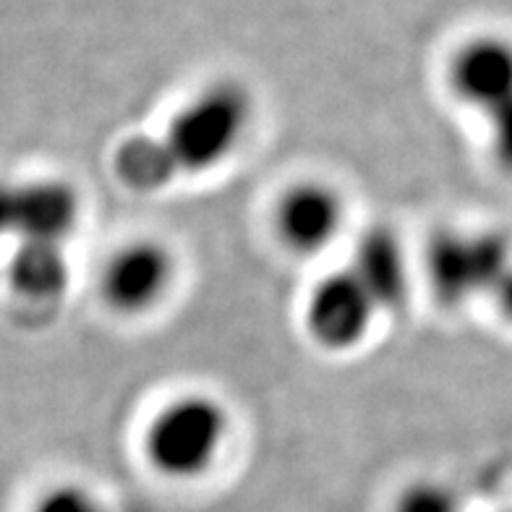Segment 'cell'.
<instances>
[{
    "label": "cell",
    "instance_id": "obj_1",
    "mask_svg": "<svg viewBox=\"0 0 512 512\" xmlns=\"http://www.w3.org/2000/svg\"><path fill=\"white\" fill-rule=\"evenodd\" d=\"M251 113L254 100L238 81H215L191 97L162 134L178 173H204L223 165L243 142Z\"/></svg>",
    "mask_w": 512,
    "mask_h": 512
},
{
    "label": "cell",
    "instance_id": "obj_2",
    "mask_svg": "<svg viewBox=\"0 0 512 512\" xmlns=\"http://www.w3.org/2000/svg\"><path fill=\"white\" fill-rule=\"evenodd\" d=\"M230 416L209 395H186L168 403L144 434L149 463L168 479H196L212 468L225 439Z\"/></svg>",
    "mask_w": 512,
    "mask_h": 512
},
{
    "label": "cell",
    "instance_id": "obj_3",
    "mask_svg": "<svg viewBox=\"0 0 512 512\" xmlns=\"http://www.w3.org/2000/svg\"><path fill=\"white\" fill-rule=\"evenodd\" d=\"M176 277L168 246L157 241H131L115 251L102 270V298L121 314H144L157 306Z\"/></svg>",
    "mask_w": 512,
    "mask_h": 512
},
{
    "label": "cell",
    "instance_id": "obj_4",
    "mask_svg": "<svg viewBox=\"0 0 512 512\" xmlns=\"http://www.w3.org/2000/svg\"><path fill=\"white\" fill-rule=\"evenodd\" d=\"M379 311L351 270L324 277L306 306V327L327 351H351L366 335Z\"/></svg>",
    "mask_w": 512,
    "mask_h": 512
},
{
    "label": "cell",
    "instance_id": "obj_5",
    "mask_svg": "<svg viewBox=\"0 0 512 512\" xmlns=\"http://www.w3.org/2000/svg\"><path fill=\"white\" fill-rule=\"evenodd\" d=\"M429 270L447 301L497 288L507 275V246L497 236H442L432 246Z\"/></svg>",
    "mask_w": 512,
    "mask_h": 512
},
{
    "label": "cell",
    "instance_id": "obj_6",
    "mask_svg": "<svg viewBox=\"0 0 512 512\" xmlns=\"http://www.w3.org/2000/svg\"><path fill=\"white\" fill-rule=\"evenodd\" d=\"M345 207L330 183L304 181L290 186L275 207V230L288 251L319 254L340 233Z\"/></svg>",
    "mask_w": 512,
    "mask_h": 512
},
{
    "label": "cell",
    "instance_id": "obj_7",
    "mask_svg": "<svg viewBox=\"0 0 512 512\" xmlns=\"http://www.w3.org/2000/svg\"><path fill=\"white\" fill-rule=\"evenodd\" d=\"M450 84L463 102L492 113L512 100V42L505 37H473L450 63Z\"/></svg>",
    "mask_w": 512,
    "mask_h": 512
},
{
    "label": "cell",
    "instance_id": "obj_8",
    "mask_svg": "<svg viewBox=\"0 0 512 512\" xmlns=\"http://www.w3.org/2000/svg\"><path fill=\"white\" fill-rule=\"evenodd\" d=\"M79 194L71 183L42 178L16 183L14 236L19 241L63 243L79 223Z\"/></svg>",
    "mask_w": 512,
    "mask_h": 512
},
{
    "label": "cell",
    "instance_id": "obj_9",
    "mask_svg": "<svg viewBox=\"0 0 512 512\" xmlns=\"http://www.w3.org/2000/svg\"><path fill=\"white\" fill-rule=\"evenodd\" d=\"M348 270L364 285L377 311L398 309L408 296V267L398 236L390 228H369L358 238Z\"/></svg>",
    "mask_w": 512,
    "mask_h": 512
},
{
    "label": "cell",
    "instance_id": "obj_10",
    "mask_svg": "<svg viewBox=\"0 0 512 512\" xmlns=\"http://www.w3.org/2000/svg\"><path fill=\"white\" fill-rule=\"evenodd\" d=\"M8 280L19 296L32 298V301L61 298L71 280L63 243L19 241V249L8 262Z\"/></svg>",
    "mask_w": 512,
    "mask_h": 512
},
{
    "label": "cell",
    "instance_id": "obj_11",
    "mask_svg": "<svg viewBox=\"0 0 512 512\" xmlns=\"http://www.w3.org/2000/svg\"><path fill=\"white\" fill-rule=\"evenodd\" d=\"M115 176L128 189L157 191L178 176V168L162 136H134L115 152Z\"/></svg>",
    "mask_w": 512,
    "mask_h": 512
},
{
    "label": "cell",
    "instance_id": "obj_12",
    "mask_svg": "<svg viewBox=\"0 0 512 512\" xmlns=\"http://www.w3.org/2000/svg\"><path fill=\"white\" fill-rule=\"evenodd\" d=\"M395 512H460V502L450 486L439 481H416L405 486Z\"/></svg>",
    "mask_w": 512,
    "mask_h": 512
},
{
    "label": "cell",
    "instance_id": "obj_13",
    "mask_svg": "<svg viewBox=\"0 0 512 512\" xmlns=\"http://www.w3.org/2000/svg\"><path fill=\"white\" fill-rule=\"evenodd\" d=\"M32 512H105L100 499L81 486H55L37 502Z\"/></svg>",
    "mask_w": 512,
    "mask_h": 512
},
{
    "label": "cell",
    "instance_id": "obj_14",
    "mask_svg": "<svg viewBox=\"0 0 512 512\" xmlns=\"http://www.w3.org/2000/svg\"><path fill=\"white\" fill-rule=\"evenodd\" d=\"M489 128H492V152L499 168L512 173V100L486 113Z\"/></svg>",
    "mask_w": 512,
    "mask_h": 512
},
{
    "label": "cell",
    "instance_id": "obj_15",
    "mask_svg": "<svg viewBox=\"0 0 512 512\" xmlns=\"http://www.w3.org/2000/svg\"><path fill=\"white\" fill-rule=\"evenodd\" d=\"M14 194L16 183L0 181V238L14 236Z\"/></svg>",
    "mask_w": 512,
    "mask_h": 512
},
{
    "label": "cell",
    "instance_id": "obj_16",
    "mask_svg": "<svg viewBox=\"0 0 512 512\" xmlns=\"http://www.w3.org/2000/svg\"><path fill=\"white\" fill-rule=\"evenodd\" d=\"M497 293L502 296V306L507 309V314H512V272H507L505 280L497 285Z\"/></svg>",
    "mask_w": 512,
    "mask_h": 512
}]
</instances>
